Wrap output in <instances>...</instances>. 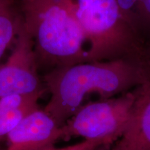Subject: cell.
<instances>
[{
  "label": "cell",
  "instance_id": "8",
  "mask_svg": "<svg viewBox=\"0 0 150 150\" xmlns=\"http://www.w3.org/2000/svg\"><path fill=\"white\" fill-rule=\"evenodd\" d=\"M42 94L13 95L0 98V142L24 117L40 108Z\"/></svg>",
  "mask_w": 150,
  "mask_h": 150
},
{
  "label": "cell",
  "instance_id": "13",
  "mask_svg": "<svg viewBox=\"0 0 150 150\" xmlns=\"http://www.w3.org/2000/svg\"><path fill=\"white\" fill-rule=\"evenodd\" d=\"M21 1H22V4H24L33 2V1H37V0H21Z\"/></svg>",
  "mask_w": 150,
  "mask_h": 150
},
{
  "label": "cell",
  "instance_id": "3",
  "mask_svg": "<svg viewBox=\"0 0 150 150\" xmlns=\"http://www.w3.org/2000/svg\"><path fill=\"white\" fill-rule=\"evenodd\" d=\"M88 43V62L129 59L150 67V45L122 13L117 0H72Z\"/></svg>",
  "mask_w": 150,
  "mask_h": 150
},
{
  "label": "cell",
  "instance_id": "1",
  "mask_svg": "<svg viewBox=\"0 0 150 150\" xmlns=\"http://www.w3.org/2000/svg\"><path fill=\"white\" fill-rule=\"evenodd\" d=\"M42 79L50 94L43 109L63 127L90 95L106 99L130 91L150 79V67L129 59L84 62L50 71Z\"/></svg>",
  "mask_w": 150,
  "mask_h": 150
},
{
  "label": "cell",
  "instance_id": "12",
  "mask_svg": "<svg viewBox=\"0 0 150 150\" xmlns=\"http://www.w3.org/2000/svg\"><path fill=\"white\" fill-rule=\"evenodd\" d=\"M12 6V0H0V15Z\"/></svg>",
  "mask_w": 150,
  "mask_h": 150
},
{
  "label": "cell",
  "instance_id": "2",
  "mask_svg": "<svg viewBox=\"0 0 150 150\" xmlns=\"http://www.w3.org/2000/svg\"><path fill=\"white\" fill-rule=\"evenodd\" d=\"M22 15L24 27L33 39L39 70L47 73L88 62L87 42L72 0L24 4Z\"/></svg>",
  "mask_w": 150,
  "mask_h": 150
},
{
  "label": "cell",
  "instance_id": "6",
  "mask_svg": "<svg viewBox=\"0 0 150 150\" xmlns=\"http://www.w3.org/2000/svg\"><path fill=\"white\" fill-rule=\"evenodd\" d=\"M7 150H47L63 139L62 127L44 109L31 112L6 136Z\"/></svg>",
  "mask_w": 150,
  "mask_h": 150
},
{
  "label": "cell",
  "instance_id": "11",
  "mask_svg": "<svg viewBox=\"0 0 150 150\" xmlns=\"http://www.w3.org/2000/svg\"><path fill=\"white\" fill-rule=\"evenodd\" d=\"M140 0H117V4L122 13L129 22V18L136 8Z\"/></svg>",
  "mask_w": 150,
  "mask_h": 150
},
{
  "label": "cell",
  "instance_id": "7",
  "mask_svg": "<svg viewBox=\"0 0 150 150\" xmlns=\"http://www.w3.org/2000/svg\"><path fill=\"white\" fill-rule=\"evenodd\" d=\"M136 99L122 136L103 150H150V79L134 88Z\"/></svg>",
  "mask_w": 150,
  "mask_h": 150
},
{
  "label": "cell",
  "instance_id": "5",
  "mask_svg": "<svg viewBox=\"0 0 150 150\" xmlns=\"http://www.w3.org/2000/svg\"><path fill=\"white\" fill-rule=\"evenodd\" d=\"M34 44L23 18L11 56L0 65V98L13 95L44 94L47 91L39 76Z\"/></svg>",
  "mask_w": 150,
  "mask_h": 150
},
{
  "label": "cell",
  "instance_id": "10",
  "mask_svg": "<svg viewBox=\"0 0 150 150\" xmlns=\"http://www.w3.org/2000/svg\"><path fill=\"white\" fill-rule=\"evenodd\" d=\"M106 143L101 140H84L74 145L62 148L53 147L47 150H102L107 148Z\"/></svg>",
  "mask_w": 150,
  "mask_h": 150
},
{
  "label": "cell",
  "instance_id": "9",
  "mask_svg": "<svg viewBox=\"0 0 150 150\" xmlns=\"http://www.w3.org/2000/svg\"><path fill=\"white\" fill-rule=\"evenodd\" d=\"M22 22V15L13 5L0 15V61L11 42L16 40Z\"/></svg>",
  "mask_w": 150,
  "mask_h": 150
},
{
  "label": "cell",
  "instance_id": "4",
  "mask_svg": "<svg viewBox=\"0 0 150 150\" xmlns=\"http://www.w3.org/2000/svg\"><path fill=\"white\" fill-rule=\"evenodd\" d=\"M134 89L109 99L84 104L62 127L63 139L103 140L108 148L122 136L130 120Z\"/></svg>",
  "mask_w": 150,
  "mask_h": 150
}]
</instances>
